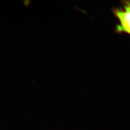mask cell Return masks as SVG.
I'll return each mask as SVG.
<instances>
[{"mask_svg":"<svg viewBox=\"0 0 130 130\" xmlns=\"http://www.w3.org/2000/svg\"><path fill=\"white\" fill-rule=\"evenodd\" d=\"M115 14L120 21V24L117 28L118 31L130 34V2L126 3L123 9L116 10Z\"/></svg>","mask_w":130,"mask_h":130,"instance_id":"6da1fadb","label":"cell"},{"mask_svg":"<svg viewBox=\"0 0 130 130\" xmlns=\"http://www.w3.org/2000/svg\"><path fill=\"white\" fill-rule=\"evenodd\" d=\"M31 2L30 0H24L23 1V4L26 7L29 6L31 4Z\"/></svg>","mask_w":130,"mask_h":130,"instance_id":"7a4b0ae2","label":"cell"}]
</instances>
